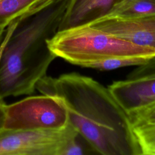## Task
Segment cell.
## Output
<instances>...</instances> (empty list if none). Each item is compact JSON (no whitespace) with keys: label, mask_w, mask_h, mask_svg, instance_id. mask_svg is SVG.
<instances>
[{"label":"cell","mask_w":155,"mask_h":155,"mask_svg":"<svg viewBox=\"0 0 155 155\" xmlns=\"http://www.w3.org/2000/svg\"><path fill=\"white\" fill-rule=\"evenodd\" d=\"M123 0H69L58 31L88 25L108 15Z\"/></svg>","instance_id":"8"},{"label":"cell","mask_w":155,"mask_h":155,"mask_svg":"<svg viewBox=\"0 0 155 155\" xmlns=\"http://www.w3.org/2000/svg\"><path fill=\"white\" fill-rule=\"evenodd\" d=\"M153 14H155V0H123L105 17L134 18Z\"/></svg>","instance_id":"9"},{"label":"cell","mask_w":155,"mask_h":155,"mask_svg":"<svg viewBox=\"0 0 155 155\" xmlns=\"http://www.w3.org/2000/svg\"><path fill=\"white\" fill-rule=\"evenodd\" d=\"M51 0H0V27L5 28L26 12Z\"/></svg>","instance_id":"10"},{"label":"cell","mask_w":155,"mask_h":155,"mask_svg":"<svg viewBox=\"0 0 155 155\" xmlns=\"http://www.w3.org/2000/svg\"><path fill=\"white\" fill-rule=\"evenodd\" d=\"M155 78V56L150 58L147 62L138 65L127 76V79H139Z\"/></svg>","instance_id":"14"},{"label":"cell","mask_w":155,"mask_h":155,"mask_svg":"<svg viewBox=\"0 0 155 155\" xmlns=\"http://www.w3.org/2000/svg\"><path fill=\"white\" fill-rule=\"evenodd\" d=\"M94 154L86 139L69 122L61 130H3L0 155H85Z\"/></svg>","instance_id":"4"},{"label":"cell","mask_w":155,"mask_h":155,"mask_svg":"<svg viewBox=\"0 0 155 155\" xmlns=\"http://www.w3.org/2000/svg\"><path fill=\"white\" fill-rule=\"evenodd\" d=\"M88 25L136 45L155 50V14L134 18L105 17Z\"/></svg>","instance_id":"6"},{"label":"cell","mask_w":155,"mask_h":155,"mask_svg":"<svg viewBox=\"0 0 155 155\" xmlns=\"http://www.w3.org/2000/svg\"><path fill=\"white\" fill-rule=\"evenodd\" d=\"M5 106L2 101H0V132L4 130L5 122Z\"/></svg>","instance_id":"15"},{"label":"cell","mask_w":155,"mask_h":155,"mask_svg":"<svg viewBox=\"0 0 155 155\" xmlns=\"http://www.w3.org/2000/svg\"><path fill=\"white\" fill-rule=\"evenodd\" d=\"M68 124L67 108L58 97H28L5 106L4 130H61Z\"/></svg>","instance_id":"5"},{"label":"cell","mask_w":155,"mask_h":155,"mask_svg":"<svg viewBox=\"0 0 155 155\" xmlns=\"http://www.w3.org/2000/svg\"><path fill=\"white\" fill-rule=\"evenodd\" d=\"M5 28L6 30H5V36L4 37V38L2 39V40L0 42V61H1V55H2V51H3V49H4V47L5 45V43L8 38V36H9V35H10V27L9 25H7Z\"/></svg>","instance_id":"16"},{"label":"cell","mask_w":155,"mask_h":155,"mask_svg":"<svg viewBox=\"0 0 155 155\" xmlns=\"http://www.w3.org/2000/svg\"><path fill=\"white\" fill-rule=\"evenodd\" d=\"M108 88L127 114L155 102V78L114 81Z\"/></svg>","instance_id":"7"},{"label":"cell","mask_w":155,"mask_h":155,"mask_svg":"<svg viewBox=\"0 0 155 155\" xmlns=\"http://www.w3.org/2000/svg\"><path fill=\"white\" fill-rule=\"evenodd\" d=\"M56 56L84 67L93 62L114 58H142L155 56V50L136 45L90 25L58 31L48 41Z\"/></svg>","instance_id":"3"},{"label":"cell","mask_w":155,"mask_h":155,"mask_svg":"<svg viewBox=\"0 0 155 155\" xmlns=\"http://www.w3.org/2000/svg\"><path fill=\"white\" fill-rule=\"evenodd\" d=\"M69 0H51L12 21L0 61V101L31 94L56 56L48 41L58 31Z\"/></svg>","instance_id":"2"},{"label":"cell","mask_w":155,"mask_h":155,"mask_svg":"<svg viewBox=\"0 0 155 155\" xmlns=\"http://www.w3.org/2000/svg\"><path fill=\"white\" fill-rule=\"evenodd\" d=\"M148 59L142 58H114L88 63L84 67L100 70H111L127 66H138L145 64Z\"/></svg>","instance_id":"12"},{"label":"cell","mask_w":155,"mask_h":155,"mask_svg":"<svg viewBox=\"0 0 155 155\" xmlns=\"http://www.w3.org/2000/svg\"><path fill=\"white\" fill-rule=\"evenodd\" d=\"M133 125L155 122V102L140 110L128 113Z\"/></svg>","instance_id":"13"},{"label":"cell","mask_w":155,"mask_h":155,"mask_svg":"<svg viewBox=\"0 0 155 155\" xmlns=\"http://www.w3.org/2000/svg\"><path fill=\"white\" fill-rule=\"evenodd\" d=\"M36 89L62 100L68 122L96 154L142 155L128 114L109 89L96 80L76 73L56 78L46 75L36 83Z\"/></svg>","instance_id":"1"},{"label":"cell","mask_w":155,"mask_h":155,"mask_svg":"<svg viewBox=\"0 0 155 155\" xmlns=\"http://www.w3.org/2000/svg\"><path fill=\"white\" fill-rule=\"evenodd\" d=\"M142 154L155 155V122L133 125Z\"/></svg>","instance_id":"11"},{"label":"cell","mask_w":155,"mask_h":155,"mask_svg":"<svg viewBox=\"0 0 155 155\" xmlns=\"http://www.w3.org/2000/svg\"><path fill=\"white\" fill-rule=\"evenodd\" d=\"M5 28H2V27H0V42L2 41V37L5 31Z\"/></svg>","instance_id":"17"}]
</instances>
